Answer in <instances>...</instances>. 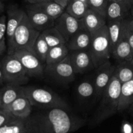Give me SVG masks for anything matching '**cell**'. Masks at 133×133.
I'll return each instance as SVG.
<instances>
[{
  "instance_id": "cell-1",
  "label": "cell",
  "mask_w": 133,
  "mask_h": 133,
  "mask_svg": "<svg viewBox=\"0 0 133 133\" xmlns=\"http://www.w3.org/2000/svg\"><path fill=\"white\" fill-rule=\"evenodd\" d=\"M26 123L29 133H71L81 128L85 121L68 108L59 107L31 114Z\"/></svg>"
},
{
  "instance_id": "cell-2",
  "label": "cell",
  "mask_w": 133,
  "mask_h": 133,
  "mask_svg": "<svg viewBox=\"0 0 133 133\" xmlns=\"http://www.w3.org/2000/svg\"><path fill=\"white\" fill-rule=\"evenodd\" d=\"M121 88V82L114 76H112L102 95L101 101L93 116L92 123L98 125L118 112Z\"/></svg>"
},
{
  "instance_id": "cell-3",
  "label": "cell",
  "mask_w": 133,
  "mask_h": 133,
  "mask_svg": "<svg viewBox=\"0 0 133 133\" xmlns=\"http://www.w3.org/2000/svg\"><path fill=\"white\" fill-rule=\"evenodd\" d=\"M22 94L28 98L33 107L42 110L54 108H68L66 102L52 91L41 88L22 86Z\"/></svg>"
},
{
  "instance_id": "cell-4",
  "label": "cell",
  "mask_w": 133,
  "mask_h": 133,
  "mask_svg": "<svg viewBox=\"0 0 133 133\" xmlns=\"http://www.w3.org/2000/svg\"><path fill=\"white\" fill-rule=\"evenodd\" d=\"M89 52L93 58L95 68L109 61L112 56V46L107 25L92 34Z\"/></svg>"
},
{
  "instance_id": "cell-5",
  "label": "cell",
  "mask_w": 133,
  "mask_h": 133,
  "mask_svg": "<svg viewBox=\"0 0 133 133\" xmlns=\"http://www.w3.org/2000/svg\"><path fill=\"white\" fill-rule=\"evenodd\" d=\"M41 32L32 26L25 14L20 25L15 31L11 51L7 54H12L17 50L25 49L33 52V45Z\"/></svg>"
},
{
  "instance_id": "cell-6",
  "label": "cell",
  "mask_w": 133,
  "mask_h": 133,
  "mask_svg": "<svg viewBox=\"0 0 133 133\" xmlns=\"http://www.w3.org/2000/svg\"><path fill=\"white\" fill-rule=\"evenodd\" d=\"M5 84L24 85L29 77L20 61L12 54H7L1 59Z\"/></svg>"
},
{
  "instance_id": "cell-7",
  "label": "cell",
  "mask_w": 133,
  "mask_h": 133,
  "mask_svg": "<svg viewBox=\"0 0 133 133\" xmlns=\"http://www.w3.org/2000/svg\"><path fill=\"white\" fill-rule=\"evenodd\" d=\"M12 54L20 61L29 77H37L43 75L45 67L33 52L21 49L15 51Z\"/></svg>"
},
{
  "instance_id": "cell-8",
  "label": "cell",
  "mask_w": 133,
  "mask_h": 133,
  "mask_svg": "<svg viewBox=\"0 0 133 133\" xmlns=\"http://www.w3.org/2000/svg\"><path fill=\"white\" fill-rule=\"evenodd\" d=\"M44 71L52 78L60 83H69L75 79V73L69 54L63 60L52 65H45Z\"/></svg>"
},
{
  "instance_id": "cell-9",
  "label": "cell",
  "mask_w": 133,
  "mask_h": 133,
  "mask_svg": "<svg viewBox=\"0 0 133 133\" xmlns=\"http://www.w3.org/2000/svg\"><path fill=\"white\" fill-rule=\"evenodd\" d=\"M54 27L60 32L66 43L75 33L83 28L81 20L75 18L65 11L59 17L55 20Z\"/></svg>"
},
{
  "instance_id": "cell-10",
  "label": "cell",
  "mask_w": 133,
  "mask_h": 133,
  "mask_svg": "<svg viewBox=\"0 0 133 133\" xmlns=\"http://www.w3.org/2000/svg\"><path fill=\"white\" fill-rule=\"evenodd\" d=\"M26 12L16 5H11L7 11V54L11 51L13 42L14 35L18 27L20 25Z\"/></svg>"
},
{
  "instance_id": "cell-11",
  "label": "cell",
  "mask_w": 133,
  "mask_h": 133,
  "mask_svg": "<svg viewBox=\"0 0 133 133\" xmlns=\"http://www.w3.org/2000/svg\"><path fill=\"white\" fill-rule=\"evenodd\" d=\"M115 67L109 61L104 63L98 67L94 81L95 92L96 96L101 97L102 95L107 89L114 73Z\"/></svg>"
},
{
  "instance_id": "cell-12",
  "label": "cell",
  "mask_w": 133,
  "mask_h": 133,
  "mask_svg": "<svg viewBox=\"0 0 133 133\" xmlns=\"http://www.w3.org/2000/svg\"><path fill=\"white\" fill-rule=\"evenodd\" d=\"M70 61L76 74L85 73L95 68L89 50L73 51L69 54Z\"/></svg>"
},
{
  "instance_id": "cell-13",
  "label": "cell",
  "mask_w": 133,
  "mask_h": 133,
  "mask_svg": "<svg viewBox=\"0 0 133 133\" xmlns=\"http://www.w3.org/2000/svg\"><path fill=\"white\" fill-rule=\"evenodd\" d=\"M25 12L32 26L41 33L54 26V19L41 11L26 7Z\"/></svg>"
},
{
  "instance_id": "cell-14",
  "label": "cell",
  "mask_w": 133,
  "mask_h": 133,
  "mask_svg": "<svg viewBox=\"0 0 133 133\" xmlns=\"http://www.w3.org/2000/svg\"><path fill=\"white\" fill-rule=\"evenodd\" d=\"M33 106L24 95H21L5 110L15 117L26 119L31 115Z\"/></svg>"
},
{
  "instance_id": "cell-15",
  "label": "cell",
  "mask_w": 133,
  "mask_h": 133,
  "mask_svg": "<svg viewBox=\"0 0 133 133\" xmlns=\"http://www.w3.org/2000/svg\"><path fill=\"white\" fill-rule=\"evenodd\" d=\"M91 39V33L83 28L69 40L66 45L71 52L88 50L90 46Z\"/></svg>"
},
{
  "instance_id": "cell-16",
  "label": "cell",
  "mask_w": 133,
  "mask_h": 133,
  "mask_svg": "<svg viewBox=\"0 0 133 133\" xmlns=\"http://www.w3.org/2000/svg\"><path fill=\"white\" fill-rule=\"evenodd\" d=\"M1 107L0 109L5 110L18 97L22 95V85L5 84L0 88Z\"/></svg>"
},
{
  "instance_id": "cell-17",
  "label": "cell",
  "mask_w": 133,
  "mask_h": 133,
  "mask_svg": "<svg viewBox=\"0 0 133 133\" xmlns=\"http://www.w3.org/2000/svg\"><path fill=\"white\" fill-rule=\"evenodd\" d=\"M83 28L93 34L107 25L105 17L89 9L85 16L80 19Z\"/></svg>"
},
{
  "instance_id": "cell-18",
  "label": "cell",
  "mask_w": 133,
  "mask_h": 133,
  "mask_svg": "<svg viewBox=\"0 0 133 133\" xmlns=\"http://www.w3.org/2000/svg\"><path fill=\"white\" fill-rule=\"evenodd\" d=\"M125 20H125L123 34L112 52V57L119 62L130 61L133 56V52L125 33Z\"/></svg>"
},
{
  "instance_id": "cell-19",
  "label": "cell",
  "mask_w": 133,
  "mask_h": 133,
  "mask_svg": "<svg viewBox=\"0 0 133 133\" xmlns=\"http://www.w3.org/2000/svg\"><path fill=\"white\" fill-rule=\"evenodd\" d=\"M26 7L41 11L54 20L59 17L65 11V7H62L52 0L37 4H28Z\"/></svg>"
},
{
  "instance_id": "cell-20",
  "label": "cell",
  "mask_w": 133,
  "mask_h": 133,
  "mask_svg": "<svg viewBox=\"0 0 133 133\" xmlns=\"http://www.w3.org/2000/svg\"><path fill=\"white\" fill-rule=\"evenodd\" d=\"M130 13V10L121 3L114 0L108 2L106 12L107 22L121 20L127 18Z\"/></svg>"
},
{
  "instance_id": "cell-21",
  "label": "cell",
  "mask_w": 133,
  "mask_h": 133,
  "mask_svg": "<svg viewBox=\"0 0 133 133\" xmlns=\"http://www.w3.org/2000/svg\"><path fill=\"white\" fill-rule=\"evenodd\" d=\"M133 103V79L121 84L118 112L128 110Z\"/></svg>"
},
{
  "instance_id": "cell-22",
  "label": "cell",
  "mask_w": 133,
  "mask_h": 133,
  "mask_svg": "<svg viewBox=\"0 0 133 133\" xmlns=\"http://www.w3.org/2000/svg\"><path fill=\"white\" fill-rule=\"evenodd\" d=\"M125 19L107 22L108 35H109L111 46H112V52L116 44H117V43L119 41L123 34Z\"/></svg>"
},
{
  "instance_id": "cell-23",
  "label": "cell",
  "mask_w": 133,
  "mask_h": 133,
  "mask_svg": "<svg viewBox=\"0 0 133 133\" xmlns=\"http://www.w3.org/2000/svg\"><path fill=\"white\" fill-rule=\"evenodd\" d=\"M0 133H29L26 119L13 116L8 122L0 127Z\"/></svg>"
},
{
  "instance_id": "cell-24",
  "label": "cell",
  "mask_w": 133,
  "mask_h": 133,
  "mask_svg": "<svg viewBox=\"0 0 133 133\" xmlns=\"http://www.w3.org/2000/svg\"><path fill=\"white\" fill-rule=\"evenodd\" d=\"M69 50L66 44H62L50 48L46 59L45 65H52L63 60L69 54Z\"/></svg>"
},
{
  "instance_id": "cell-25",
  "label": "cell",
  "mask_w": 133,
  "mask_h": 133,
  "mask_svg": "<svg viewBox=\"0 0 133 133\" xmlns=\"http://www.w3.org/2000/svg\"><path fill=\"white\" fill-rule=\"evenodd\" d=\"M114 76L124 84L133 79V65L130 61H122L115 67Z\"/></svg>"
},
{
  "instance_id": "cell-26",
  "label": "cell",
  "mask_w": 133,
  "mask_h": 133,
  "mask_svg": "<svg viewBox=\"0 0 133 133\" xmlns=\"http://www.w3.org/2000/svg\"><path fill=\"white\" fill-rule=\"evenodd\" d=\"M89 9V5L87 3L78 0H69L65 7V12L75 18L80 20L85 16Z\"/></svg>"
},
{
  "instance_id": "cell-27",
  "label": "cell",
  "mask_w": 133,
  "mask_h": 133,
  "mask_svg": "<svg viewBox=\"0 0 133 133\" xmlns=\"http://www.w3.org/2000/svg\"><path fill=\"white\" fill-rule=\"evenodd\" d=\"M50 48L62 44H66L65 39L55 27L44 30L41 33Z\"/></svg>"
},
{
  "instance_id": "cell-28",
  "label": "cell",
  "mask_w": 133,
  "mask_h": 133,
  "mask_svg": "<svg viewBox=\"0 0 133 133\" xmlns=\"http://www.w3.org/2000/svg\"><path fill=\"white\" fill-rule=\"evenodd\" d=\"M49 50L50 47L41 34H40L33 45V52L43 63H45Z\"/></svg>"
},
{
  "instance_id": "cell-29",
  "label": "cell",
  "mask_w": 133,
  "mask_h": 133,
  "mask_svg": "<svg viewBox=\"0 0 133 133\" xmlns=\"http://www.w3.org/2000/svg\"><path fill=\"white\" fill-rule=\"evenodd\" d=\"M78 95L83 98H88L95 94L94 84L86 80L83 81L78 85L76 89Z\"/></svg>"
},
{
  "instance_id": "cell-30",
  "label": "cell",
  "mask_w": 133,
  "mask_h": 133,
  "mask_svg": "<svg viewBox=\"0 0 133 133\" xmlns=\"http://www.w3.org/2000/svg\"><path fill=\"white\" fill-rule=\"evenodd\" d=\"M6 30H7V16L2 15L0 16V56L7 51L6 43Z\"/></svg>"
},
{
  "instance_id": "cell-31",
  "label": "cell",
  "mask_w": 133,
  "mask_h": 133,
  "mask_svg": "<svg viewBox=\"0 0 133 133\" xmlns=\"http://www.w3.org/2000/svg\"><path fill=\"white\" fill-rule=\"evenodd\" d=\"M108 3L107 0H89V7L90 9L106 18Z\"/></svg>"
},
{
  "instance_id": "cell-32",
  "label": "cell",
  "mask_w": 133,
  "mask_h": 133,
  "mask_svg": "<svg viewBox=\"0 0 133 133\" xmlns=\"http://www.w3.org/2000/svg\"><path fill=\"white\" fill-rule=\"evenodd\" d=\"M125 33L128 41L133 52V19H127L125 20Z\"/></svg>"
},
{
  "instance_id": "cell-33",
  "label": "cell",
  "mask_w": 133,
  "mask_h": 133,
  "mask_svg": "<svg viewBox=\"0 0 133 133\" xmlns=\"http://www.w3.org/2000/svg\"><path fill=\"white\" fill-rule=\"evenodd\" d=\"M13 116L5 110L0 109V127L8 122Z\"/></svg>"
},
{
  "instance_id": "cell-34",
  "label": "cell",
  "mask_w": 133,
  "mask_h": 133,
  "mask_svg": "<svg viewBox=\"0 0 133 133\" xmlns=\"http://www.w3.org/2000/svg\"><path fill=\"white\" fill-rule=\"evenodd\" d=\"M121 133H133V124L127 121H123L121 124Z\"/></svg>"
},
{
  "instance_id": "cell-35",
  "label": "cell",
  "mask_w": 133,
  "mask_h": 133,
  "mask_svg": "<svg viewBox=\"0 0 133 133\" xmlns=\"http://www.w3.org/2000/svg\"><path fill=\"white\" fill-rule=\"evenodd\" d=\"M115 1L122 4L129 10H130L131 7L133 6V0H115Z\"/></svg>"
},
{
  "instance_id": "cell-36",
  "label": "cell",
  "mask_w": 133,
  "mask_h": 133,
  "mask_svg": "<svg viewBox=\"0 0 133 133\" xmlns=\"http://www.w3.org/2000/svg\"><path fill=\"white\" fill-rule=\"evenodd\" d=\"M5 84V79H4V75H3V69H2V61L0 59V88L3 86V84Z\"/></svg>"
},
{
  "instance_id": "cell-37",
  "label": "cell",
  "mask_w": 133,
  "mask_h": 133,
  "mask_svg": "<svg viewBox=\"0 0 133 133\" xmlns=\"http://www.w3.org/2000/svg\"><path fill=\"white\" fill-rule=\"evenodd\" d=\"M25 1L28 4H37L44 2H48L50 0H25Z\"/></svg>"
},
{
  "instance_id": "cell-38",
  "label": "cell",
  "mask_w": 133,
  "mask_h": 133,
  "mask_svg": "<svg viewBox=\"0 0 133 133\" xmlns=\"http://www.w3.org/2000/svg\"><path fill=\"white\" fill-rule=\"evenodd\" d=\"M52 1H54L56 3H58V4H59L60 5L65 7V8L66 7V5H67V3L69 2V0H52Z\"/></svg>"
},
{
  "instance_id": "cell-39",
  "label": "cell",
  "mask_w": 133,
  "mask_h": 133,
  "mask_svg": "<svg viewBox=\"0 0 133 133\" xmlns=\"http://www.w3.org/2000/svg\"><path fill=\"white\" fill-rule=\"evenodd\" d=\"M3 11H4V4L3 2L0 0V15L3 12Z\"/></svg>"
},
{
  "instance_id": "cell-40",
  "label": "cell",
  "mask_w": 133,
  "mask_h": 133,
  "mask_svg": "<svg viewBox=\"0 0 133 133\" xmlns=\"http://www.w3.org/2000/svg\"><path fill=\"white\" fill-rule=\"evenodd\" d=\"M128 110H129V112H130V114L133 116V103H132V104L129 107V108H128Z\"/></svg>"
},
{
  "instance_id": "cell-41",
  "label": "cell",
  "mask_w": 133,
  "mask_h": 133,
  "mask_svg": "<svg viewBox=\"0 0 133 133\" xmlns=\"http://www.w3.org/2000/svg\"><path fill=\"white\" fill-rule=\"evenodd\" d=\"M78 1H80V2H84V3H87V4H88V5H89V0H78Z\"/></svg>"
},
{
  "instance_id": "cell-42",
  "label": "cell",
  "mask_w": 133,
  "mask_h": 133,
  "mask_svg": "<svg viewBox=\"0 0 133 133\" xmlns=\"http://www.w3.org/2000/svg\"><path fill=\"white\" fill-rule=\"evenodd\" d=\"M130 15H131L132 17V19H133V6L131 7V9H130Z\"/></svg>"
},
{
  "instance_id": "cell-43",
  "label": "cell",
  "mask_w": 133,
  "mask_h": 133,
  "mask_svg": "<svg viewBox=\"0 0 133 133\" xmlns=\"http://www.w3.org/2000/svg\"><path fill=\"white\" fill-rule=\"evenodd\" d=\"M130 63H132V65H133V56H132V58L131 61H130Z\"/></svg>"
},
{
  "instance_id": "cell-44",
  "label": "cell",
  "mask_w": 133,
  "mask_h": 133,
  "mask_svg": "<svg viewBox=\"0 0 133 133\" xmlns=\"http://www.w3.org/2000/svg\"><path fill=\"white\" fill-rule=\"evenodd\" d=\"M0 107H1V93H0Z\"/></svg>"
},
{
  "instance_id": "cell-45",
  "label": "cell",
  "mask_w": 133,
  "mask_h": 133,
  "mask_svg": "<svg viewBox=\"0 0 133 133\" xmlns=\"http://www.w3.org/2000/svg\"><path fill=\"white\" fill-rule=\"evenodd\" d=\"M107 1L108 2H112V1H114V0H107Z\"/></svg>"
},
{
  "instance_id": "cell-46",
  "label": "cell",
  "mask_w": 133,
  "mask_h": 133,
  "mask_svg": "<svg viewBox=\"0 0 133 133\" xmlns=\"http://www.w3.org/2000/svg\"><path fill=\"white\" fill-rule=\"evenodd\" d=\"M1 1H2V2H3V1H4V0H1Z\"/></svg>"
},
{
  "instance_id": "cell-47",
  "label": "cell",
  "mask_w": 133,
  "mask_h": 133,
  "mask_svg": "<svg viewBox=\"0 0 133 133\" xmlns=\"http://www.w3.org/2000/svg\"></svg>"
}]
</instances>
